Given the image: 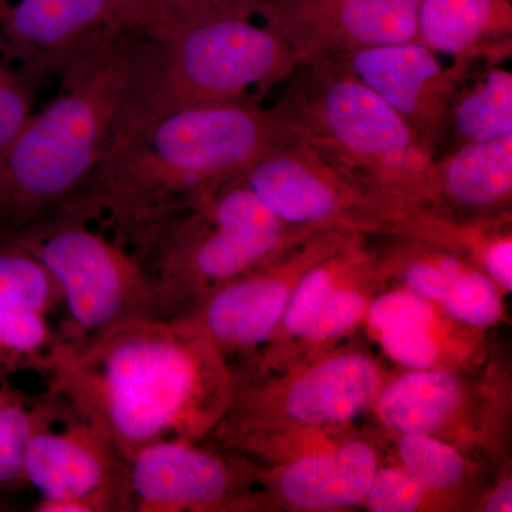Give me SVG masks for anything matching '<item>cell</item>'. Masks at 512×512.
<instances>
[{
  "label": "cell",
  "mask_w": 512,
  "mask_h": 512,
  "mask_svg": "<svg viewBox=\"0 0 512 512\" xmlns=\"http://www.w3.org/2000/svg\"><path fill=\"white\" fill-rule=\"evenodd\" d=\"M288 138L275 107L214 104L171 111L124 131L59 210L103 222L134 252L175 212L237 180Z\"/></svg>",
  "instance_id": "obj_1"
},
{
  "label": "cell",
  "mask_w": 512,
  "mask_h": 512,
  "mask_svg": "<svg viewBox=\"0 0 512 512\" xmlns=\"http://www.w3.org/2000/svg\"><path fill=\"white\" fill-rule=\"evenodd\" d=\"M211 345L181 319L126 320L77 345L60 343L42 375L45 393L103 431L128 463L157 441L190 439L211 420Z\"/></svg>",
  "instance_id": "obj_2"
},
{
  "label": "cell",
  "mask_w": 512,
  "mask_h": 512,
  "mask_svg": "<svg viewBox=\"0 0 512 512\" xmlns=\"http://www.w3.org/2000/svg\"><path fill=\"white\" fill-rule=\"evenodd\" d=\"M141 30L114 37L60 74L0 158V239L73 198L109 153L128 103Z\"/></svg>",
  "instance_id": "obj_3"
},
{
  "label": "cell",
  "mask_w": 512,
  "mask_h": 512,
  "mask_svg": "<svg viewBox=\"0 0 512 512\" xmlns=\"http://www.w3.org/2000/svg\"><path fill=\"white\" fill-rule=\"evenodd\" d=\"M301 64L284 36L268 25H255L252 16L141 30L131 93L117 137L187 107L261 104Z\"/></svg>",
  "instance_id": "obj_4"
},
{
  "label": "cell",
  "mask_w": 512,
  "mask_h": 512,
  "mask_svg": "<svg viewBox=\"0 0 512 512\" xmlns=\"http://www.w3.org/2000/svg\"><path fill=\"white\" fill-rule=\"evenodd\" d=\"M292 77L274 106L289 137L393 200L429 197L433 151L389 104L329 60Z\"/></svg>",
  "instance_id": "obj_5"
},
{
  "label": "cell",
  "mask_w": 512,
  "mask_h": 512,
  "mask_svg": "<svg viewBox=\"0 0 512 512\" xmlns=\"http://www.w3.org/2000/svg\"><path fill=\"white\" fill-rule=\"evenodd\" d=\"M239 180V178H238ZM158 225L137 251L156 285L165 318L210 284L224 285L282 247L284 221L242 180L201 195Z\"/></svg>",
  "instance_id": "obj_6"
},
{
  "label": "cell",
  "mask_w": 512,
  "mask_h": 512,
  "mask_svg": "<svg viewBox=\"0 0 512 512\" xmlns=\"http://www.w3.org/2000/svg\"><path fill=\"white\" fill-rule=\"evenodd\" d=\"M10 238L55 282L64 308L62 342L77 345L126 320L165 318L141 259L90 222L53 211Z\"/></svg>",
  "instance_id": "obj_7"
},
{
  "label": "cell",
  "mask_w": 512,
  "mask_h": 512,
  "mask_svg": "<svg viewBox=\"0 0 512 512\" xmlns=\"http://www.w3.org/2000/svg\"><path fill=\"white\" fill-rule=\"evenodd\" d=\"M43 396L23 461L26 487L39 494L33 511H131L128 463L109 437L64 400Z\"/></svg>",
  "instance_id": "obj_8"
},
{
  "label": "cell",
  "mask_w": 512,
  "mask_h": 512,
  "mask_svg": "<svg viewBox=\"0 0 512 512\" xmlns=\"http://www.w3.org/2000/svg\"><path fill=\"white\" fill-rule=\"evenodd\" d=\"M419 5L420 0H259L256 15L291 43L303 64L416 39Z\"/></svg>",
  "instance_id": "obj_9"
},
{
  "label": "cell",
  "mask_w": 512,
  "mask_h": 512,
  "mask_svg": "<svg viewBox=\"0 0 512 512\" xmlns=\"http://www.w3.org/2000/svg\"><path fill=\"white\" fill-rule=\"evenodd\" d=\"M239 178L285 224L326 222L353 207L376 211L396 201L291 137Z\"/></svg>",
  "instance_id": "obj_10"
},
{
  "label": "cell",
  "mask_w": 512,
  "mask_h": 512,
  "mask_svg": "<svg viewBox=\"0 0 512 512\" xmlns=\"http://www.w3.org/2000/svg\"><path fill=\"white\" fill-rule=\"evenodd\" d=\"M335 62L389 104L419 134L434 157L454 94L480 66L461 60L446 66L436 52L417 39L369 47Z\"/></svg>",
  "instance_id": "obj_11"
},
{
  "label": "cell",
  "mask_w": 512,
  "mask_h": 512,
  "mask_svg": "<svg viewBox=\"0 0 512 512\" xmlns=\"http://www.w3.org/2000/svg\"><path fill=\"white\" fill-rule=\"evenodd\" d=\"M120 35L114 0H0V47L37 79Z\"/></svg>",
  "instance_id": "obj_12"
},
{
  "label": "cell",
  "mask_w": 512,
  "mask_h": 512,
  "mask_svg": "<svg viewBox=\"0 0 512 512\" xmlns=\"http://www.w3.org/2000/svg\"><path fill=\"white\" fill-rule=\"evenodd\" d=\"M62 306L55 282L16 239H0V380L45 373L62 343L52 316Z\"/></svg>",
  "instance_id": "obj_13"
},
{
  "label": "cell",
  "mask_w": 512,
  "mask_h": 512,
  "mask_svg": "<svg viewBox=\"0 0 512 512\" xmlns=\"http://www.w3.org/2000/svg\"><path fill=\"white\" fill-rule=\"evenodd\" d=\"M231 485L224 461L185 439L157 441L128 461L131 511L205 510L221 504Z\"/></svg>",
  "instance_id": "obj_14"
},
{
  "label": "cell",
  "mask_w": 512,
  "mask_h": 512,
  "mask_svg": "<svg viewBox=\"0 0 512 512\" xmlns=\"http://www.w3.org/2000/svg\"><path fill=\"white\" fill-rule=\"evenodd\" d=\"M416 39L453 60L503 63L512 53V0H420Z\"/></svg>",
  "instance_id": "obj_15"
},
{
  "label": "cell",
  "mask_w": 512,
  "mask_h": 512,
  "mask_svg": "<svg viewBox=\"0 0 512 512\" xmlns=\"http://www.w3.org/2000/svg\"><path fill=\"white\" fill-rule=\"evenodd\" d=\"M288 288L269 276L231 279L211 292L195 313L183 320L205 339L231 348H248L271 336L284 315Z\"/></svg>",
  "instance_id": "obj_16"
},
{
  "label": "cell",
  "mask_w": 512,
  "mask_h": 512,
  "mask_svg": "<svg viewBox=\"0 0 512 512\" xmlns=\"http://www.w3.org/2000/svg\"><path fill=\"white\" fill-rule=\"evenodd\" d=\"M512 136L467 144L434 157L429 171V197L468 208L488 210L510 201Z\"/></svg>",
  "instance_id": "obj_17"
},
{
  "label": "cell",
  "mask_w": 512,
  "mask_h": 512,
  "mask_svg": "<svg viewBox=\"0 0 512 512\" xmlns=\"http://www.w3.org/2000/svg\"><path fill=\"white\" fill-rule=\"evenodd\" d=\"M376 476V458L362 443L302 458L279 480L285 500L308 510L349 507L365 500Z\"/></svg>",
  "instance_id": "obj_18"
},
{
  "label": "cell",
  "mask_w": 512,
  "mask_h": 512,
  "mask_svg": "<svg viewBox=\"0 0 512 512\" xmlns=\"http://www.w3.org/2000/svg\"><path fill=\"white\" fill-rule=\"evenodd\" d=\"M512 136V73L503 63L476 67L448 106L436 157L467 144Z\"/></svg>",
  "instance_id": "obj_19"
},
{
  "label": "cell",
  "mask_w": 512,
  "mask_h": 512,
  "mask_svg": "<svg viewBox=\"0 0 512 512\" xmlns=\"http://www.w3.org/2000/svg\"><path fill=\"white\" fill-rule=\"evenodd\" d=\"M376 389L377 373L370 360L339 356L296 380L286 396V410L308 423L348 420L365 409Z\"/></svg>",
  "instance_id": "obj_20"
},
{
  "label": "cell",
  "mask_w": 512,
  "mask_h": 512,
  "mask_svg": "<svg viewBox=\"0 0 512 512\" xmlns=\"http://www.w3.org/2000/svg\"><path fill=\"white\" fill-rule=\"evenodd\" d=\"M461 387L446 373H410L383 393L379 413L384 423L404 434L439 430L460 403Z\"/></svg>",
  "instance_id": "obj_21"
},
{
  "label": "cell",
  "mask_w": 512,
  "mask_h": 512,
  "mask_svg": "<svg viewBox=\"0 0 512 512\" xmlns=\"http://www.w3.org/2000/svg\"><path fill=\"white\" fill-rule=\"evenodd\" d=\"M400 457L407 473L424 490L453 487L463 476L464 463L454 448L427 434H407L400 443Z\"/></svg>",
  "instance_id": "obj_22"
},
{
  "label": "cell",
  "mask_w": 512,
  "mask_h": 512,
  "mask_svg": "<svg viewBox=\"0 0 512 512\" xmlns=\"http://www.w3.org/2000/svg\"><path fill=\"white\" fill-rule=\"evenodd\" d=\"M0 47V158L32 116L36 86L39 79L33 74L9 66L3 60Z\"/></svg>",
  "instance_id": "obj_23"
},
{
  "label": "cell",
  "mask_w": 512,
  "mask_h": 512,
  "mask_svg": "<svg viewBox=\"0 0 512 512\" xmlns=\"http://www.w3.org/2000/svg\"><path fill=\"white\" fill-rule=\"evenodd\" d=\"M448 315L474 326H488L500 318V296L493 282L478 272H464L454 279L443 298Z\"/></svg>",
  "instance_id": "obj_24"
},
{
  "label": "cell",
  "mask_w": 512,
  "mask_h": 512,
  "mask_svg": "<svg viewBox=\"0 0 512 512\" xmlns=\"http://www.w3.org/2000/svg\"><path fill=\"white\" fill-rule=\"evenodd\" d=\"M259 0H151L143 30L188 25L221 16H254Z\"/></svg>",
  "instance_id": "obj_25"
},
{
  "label": "cell",
  "mask_w": 512,
  "mask_h": 512,
  "mask_svg": "<svg viewBox=\"0 0 512 512\" xmlns=\"http://www.w3.org/2000/svg\"><path fill=\"white\" fill-rule=\"evenodd\" d=\"M335 288V286H333ZM330 289L320 302L303 338L328 339L356 325L365 312V299L345 289Z\"/></svg>",
  "instance_id": "obj_26"
},
{
  "label": "cell",
  "mask_w": 512,
  "mask_h": 512,
  "mask_svg": "<svg viewBox=\"0 0 512 512\" xmlns=\"http://www.w3.org/2000/svg\"><path fill=\"white\" fill-rule=\"evenodd\" d=\"M424 488L407 471L386 468L376 474L367 494L370 510L376 512L416 511Z\"/></svg>",
  "instance_id": "obj_27"
},
{
  "label": "cell",
  "mask_w": 512,
  "mask_h": 512,
  "mask_svg": "<svg viewBox=\"0 0 512 512\" xmlns=\"http://www.w3.org/2000/svg\"><path fill=\"white\" fill-rule=\"evenodd\" d=\"M382 345L397 362L426 369L436 362L439 350L427 326L404 325L382 330Z\"/></svg>",
  "instance_id": "obj_28"
},
{
  "label": "cell",
  "mask_w": 512,
  "mask_h": 512,
  "mask_svg": "<svg viewBox=\"0 0 512 512\" xmlns=\"http://www.w3.org/2000/svg\"><path fill=\"white\" fill-rule=\"evenodd\" d=\"M333 288V279L326 269H315L302 279L284 311L285 328L292 335L305 336L320 302Z\"/></svg>",
  "instance_id": "obj_29"
},
{
  "label": "cell",
  "mask_w": 512,
  "mask_h": 512,
  "mask_svg": "<svg viewBox=\"0 0 512 512\" xmlns=\"http://www.w3.org/2000/svg\"><path fill=\"white\" fill-rule=\"evenodd\" d=\"M431 318L430 306L416 293L410 292L387 293L373 303L369 313L370 323L379 332L404 325L429 328Z\"/></svg>",
  "instance_id": "obj_30"
},
{
  "label": "cell",
  "mask_w": 512,
  "mask_h": 512,
  "mask_svg": "<svg viewBox=\"0 0 512 512\" xmlns=\"http://www.w3.org/2000/svg\"><path fill=\"white\" fill-rule=\"evenodd\" d=\"M461 271L463 269L456 256L443 255L437 261L416 262L407 269L404 279L421 299L441 302Z\"/></svg>",
  "instance_id": "obj_31"
},
{
  "label": "cell",
  "mask_w": 512,
  "mask_h": 512,
  "mask_svg": "<svg viewBox=\"0 0 512 512\" xmlns=\"http://www.w3.org/2000/svg\"><path fill=\"white\" fill-rule=\"evenodd\" d=\"M484 266L504 288L512 289V241L510 235L495 241L483 258Z\"/></svg>",
  "instance_id": "obj_32"
},
{
  "label": "cell",
  "mask_w": 512,
  "mask_h": 512,
  "mask_svg": "<svg viewBox=\"0 0 512 512\" xmlns=\"http://www.w3.org/2000/svg\"><path fill=\"white\" fill-rule=\"evenodd\" d=\"M151 0H114L117 26L120 32L143 30Z\"/></svg>",
  "instance_id": "obj_33"
},
{
  "label": "cell",
  "mask_w": 512,
  "mask_h": 512,
  "mask_svg": "<svg viewBox=\"0 0 512 512\" xmlns=\"http://www.w3.org/2000/svg\"><path fill=\"white\" fill-rule=\"evenodd\" d=\"M511 481H505L500 487L495 490V493L491 495L490 501L487 504V511L500 512V511H511Z\"/></svg>",
  "instance_id": "obj_34"
},
{
  "label": "cell",
  "mask_w": 512,
  "mask_h": 512,
  "mask_svg": "<svg viewBox=\"0 0 512 512\" xmlns=\"http://www.w3.org/2000/svg\"><path fill=\"white\" fill-rule=\"evenodd\" d=\"M3 380V379H2Z\"/></svg>",
  "instance_id": "obj_35"
}]
</instances>
